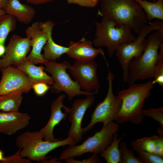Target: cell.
<instances>
[{"mask_svg":"<svg viewBox=\"0 0 163 163\" xmlns=\"http://www.w3.org/2000/svg\"><path fill=\"white\" fill-rule=\"evenodd\" d=\"M9 0H0V9H4L8 4Z\"/></svg>","mask_w":163,"mask_h":163,"instance_id":"d590c367","label":"cell"},{"mask_svg":"<svg viewBox=\"0 0 163 163\" xmlns=\"http://www.w3.org/2000/svg\"><path fill=\"white\" fill-rule=\"evenodd\" d=\"M4 160V157H3V153L0 150V161H2Z\"/></svg>","mask_w":163,"mask_h":163,"instance_id":"8d00e7d4","label":"cell"},{"mask_svg":"<svg viewBox=\"0 0 163 163\" xmlns=\"http://www.w3.org/2000/svg\"><path fill=\"white\" fill-rule=\"evenodd\" d=\"M30 160L26 159L21 155L20 150H18L14 154L5 157L4 160L1 163H30Z\"/></svg>","mask_w":163,"mask_h":163,"instance_id":"f1b7e54d","label":"cell"},{"mask_svg":"<svg viewBox=\"0 0 163 163\" xmlns=\"http://www.w3.org/2000/svg\"><path fill=\"white\" fill-rule=\"evenodd\" d=\"M43 64L45 65L44 70L51 75L53 82L50 88L53 93L64 92L69 101L76 96L94 95L81 90L77 83L72 79L66 71L71 65L68 62L59 63L54 61H47Z\"/></svg>","mask_w":163,"mask_h":163,"instance_id":"ba28073f","label":"cell"},{"mask_svg":"<svg viewBox=\"0 0 163 163\" xmlns=\"http://www.w3.org/2000/svg\"><path fill=\"white\" fill-rule=\"evenodd\" d=\"M43 23L48 34V39L43 48V56L47 61H55L63 54L67 53L69 47L59 45L53 41L52 35L55 24L53 21H47Z\"/></svg>","mask_w":163,"mask_h":163,"instance_id":"d6986e66","label":"cell"},{"mask_svg":"<svg viewBox=\"0 0 163 163\" xmlns=\"http://www.w3.org/2000/svg\"><path fill=\"white\" fill-rule=\"evenodd\" d=\"M150 0L152 1V2H155L157 0Z\"/></svg>","mask_w":163,"mask_h":163,"instance_id":"f35d334b","label":"cell"},{"mask_svg":"<svg viewBox=\"0 0 163 163\" xmlns=\"http://www.w3.org/2000/svg\"><path fill=\"white\" fill-rule=\"evenodd\" d=\"M50 88L48 84L43 82L37 83L33 85L32 88L37 95L41 96L44 95Z\"/></svg>","mask_w":163,"mask_h":163,"instance_id":"d6a6232c","label":"cell"},{"mask_svg":"<svg viewBox=\"0 0 163 163\" xmlns=\"http://www.w3.org/2000/svg\"><path fill=\"white\" fill-rule=\"evenodd\" d=\"M143 10L147 21L154 19L163 20V0L151 2L146 0H135Z\"/></svg>","mask_w":163,"mask_h":163,"instance_id":"7402d4cb","label":"cell"},{"mask_svg":"<svg viewBox=\"0 0 163 163\" xmlns=\"http://www.w3.org/2000/svg\"><path fill=\"white\" fill-rule=\"evenodd\" d=\"M157 135L149 137H144L136 139L140 147L142 149L153 153L155 145V139Z\"/></svg>","mask_w":163,"mask_h":163,"instance_id":"83f0119b","label":"cell"},{"mask_svg":"<svg viewBox=\"0 0 163 163\" xmlns=\"http://www.w3.org/2000/svg\"><path fill=\"white\" fill-rule=\"evenodd\" d=\"M4 10L6 14L14 17L19 22L24 24L30 23L36 13L34 8L21 2L19 0H9Z\"/></svg>","mask_w":163,"mask_h":163,"instance_id":"ac0fdd59","label":"cell"},{"mask_svg":"<svg viewBox=\"0 0 163 163\" xmlns=\"http://www.w3.org/2000/svg\"><path fill=\"white\" fill-rule=\"evenodd\" d=\"M26 37L30 41L31 50L26 59L35 65L47 61L44 58L41 51L48 39V34L43 22L36 21L25 30Z\"/></svg>","mask_w":163,"mask_h":163,"instance_id":"4fadbf2b","label":"cell"},{"mask_svg":"<svg viewBox=\"0 0 163 163\" xmlns=\"http://www.w3.org/2000/svg\"><path fill=\"white\" fill-rule=\"evenodd\" d=\"M97 68V65L94 60L87 62L75 60L68 69L81 90L94 95L98 93L100 87Z\"/></svg>","mask_w":163,"mask_h":163,"instance_id":"30bf717a","label":"cell"},{"mask_svg":"<svg viewBox=\"0 0 163 163\" xmlns=\"http://www.w3.org/2000/svg\"><path fill=\"white\" fill-rule=\"evenodd\" d=\"M16 23L15 18L9 14H5L0 17V45H5L8 34L15 29Z\"/></svg>","mask_w":163,"mask_h":163,"instance_id":"cb8c5ba5","label":"cell"},{"mask_svg":"<svg viewBox=\"0 0 163 163\" xmlns=\"http://www.w3.org/2000/svg\"><path fill=\"white\" fill-rule=\"evenodd\" d=\"M154 85L150 80L142 83H134L128 88L118 92L117 95L121 99L122 104L115 120L117 123L129 122L138 125L142 122L144 105L151 94Z\"/></svg>","mask_w":163,"mask_h":163,"instance_id":"7a4b0ae2","label":"cell"},{"mask_svg":"<svg viewBox=\"0 0 163 163\" xmlns=\"http://www.w3.org/2000/svg\"><path fill=\"white\" fill-rule=\"evenodd\" d=\"M65 97V94H62L52 102L49 119L46 125L39 131L43 135L44 140L53 142L59 139L55 138L53 131L55 126L62 120H66L69 114V108L63 103Z\"/></svg>","mask_w":163,"mask_h":163,"instance_id":"9a60e30c","label":"cell"},{"mask_svg":"<svg viewBox=\"0 0 163 163\" xmlns=\"http://www.w3.org/2000/svg\"><path fill=\"white\" fill-rule=\"evenodd\" d=\"M154 79L152 81L154 84H157L163 87V61L160 62L156 67L154 75Z\"/></svg>","mask_w":163,"mask_h":163,"instance_id":"f546056e","label":"cell"},{"mask_svg":"<svg viewBox=\"0 0 163 163\" xmlns=\"http://www.w3.org/2000/svg\"><path fill=\"white\" fill-rule=\"evenodd\" d=\"M119 127V124L113 121L103 126L100 131L89 137L81 144L69 145L60 154L59 160L74 158L88 152L100 154L110 144Z\"/></svg>","mask_w":163,"mask_h":163,"instance_id":"8992f818","label":"cell"},{"mask_svg":"<svg viewBox=\"0 0 163 163\" xmlns=\"http://www.w3.org/2000/svg\"><path fill=\"white\" fill-rule=\"evenodd\" d=\"M43 138L39 131H26L17 137L16 145L23 157L41 162L50 158L46 155L52 151L61 146L75 145L76 143L69 136L53 142L44 140Z\"/></svg>","mask_w":163,"mask_h":163,"instance_id":"277c9868","label":"cell"},{"mask_svg":"<svg viewBox=\"0 0 163 163\" xmlns=\"http://www.w3.org/2000/svg\"><path fill=\"white\" fill-rule=\"evenodd\" d=\"M98 13L129 27L138 34L142 27L150 24L140 5L135 0H99Z\"/></svg>","mask_w":163,"mask_h":163,"instance_id":"3957f363","label":"cell"},{"mask_svg":"<svg viewBox=\"0 0 163 163\" xmlns=\"http://www.w3.org/2000/svg\"><path fill=\"white\" fill-rule=\"evenodd\" d=\"M31 118L27 113L0 111V133L11 136L29 124Z\"/></svg>","mask_w":163,"mask_h":163,"instance_id":"e0dca14e","label":"cell"},{"mask_svg":"<svg viewBox=\"0 0 163 163\" xmlns=\"http://www.w3.org/2000/svg\"><path fill=\"white\" fill-rule=\"evenodd\" d=\"M64 160L67 163H97L102 162V160L97 154L93 153V155L86 160H78L74 159V158H69Z\"/></svg>","mask_w":163,"mask_h":163,"instance_id":"4dcf8cb0","label":"cell"},{"mask_svg":"<svg viewBox=\"0 0 163 163\" xmlns=\"http://www.w3.org/2000/svg\"><path fill=\"white\" fill-rule=\"evenodd\" d=\"M31 47L27 37L13 34L6 47L3 57L0 58V69L10 66H17L26 58Z\"/></svg>","mask_w":163,"mask_h":163,"instance_id":"7c38bea8","label":"cell"},{"mask_svg":"<svg viewBox=\"0 0 163 163\" xmlns=\"http://www.w3.org/2000/svg\"><path fill=\"white\" fill-rule=\"evenodd\" d=\"M142 113L144 116L151 117L158 122L160 126L163 128V107L151 108L143 109Z\"/></svg>","mask_w":163,"mask_h":163,"instance_id":"4316f807","label":"cell"},{"mask_svg":"<svg viewBox=\"0 0 163 163\" xmlns=\"http://www.w3.org/2000/svg\"><path fill=\"white\" fill-rule=\"evenodd\" d=\"M26 92L20 90L0 95V111H19L23 99L22 94Z\"/></svg>","mask_w":163,"mask_h":163,"instance_id":"44dd1931","label":"cell"},{"mask_svg":"<svg viewBox=\"0 0 163 163\" xmlns=\"http://www.w3.org/2000/svg\"><path fill=\"white\" fill-rule=\"evenodd\" d=\"M93 44L92 41L85 37L77 42L71 41L69 43V50L66 54L76 61L87 62L94 60L100 54L103 57L106 63H107L103 49L95 48L93 47Z\"/></svg>","mask_w":163,"mask_h":163,"instance_id":"2e32d148","label":"cell"},{"mask_svg":"<svg viewBox=\"0 0 163 163\" xmlns=\"http://www.w3.org/2000/svg\"><path fill=\"white\" fill-rule=\"evenodd\" d=\"M146 41L141 55L129 64L127 82L129 84L154 78L156 67L163 61V34L155 30L148 35Z\"/></svg>","mask_w":163,"mask_h":163,"instance_id":"6da1fadb","label":"cell"},{"mask_svg":"<svg viewBox=\"0 0 163 163\" xmlns=\"http://www.w3.org/2000/svg\"><path fill=\"white\" fill-rule=\"evenodd\" d=\"M153 154L163 158V136H157Z\"/></svg>","mask_w":163,"mask_h":163,"instance_id":"836d02e7","label":"cell"},{"mask_svg":"<svg viewBox=\"0 0 163 163\" xmlns=\"http://www.w3.org/2000/svg\"><path fill=\"white\" fill-rule=\"evenodd\" d=\"M120 153V163H142L140 158L134 155V151L130 149L125 142L119 144Z\"/></svg>","mask_w":163,"mask_h":163,"instance_id":"484cf974","label":"cell"},{"mask_svg":"<svg viewBox=\"0 0 163 163\" xmlns=\"http://www.w3.org/2000/svg\"><path fill=\"white\" fill-rule=\"evenodd\" d=\"M95 25L93 44L97 47H107L110 58L120 44L131 42L136 37L129 27L107 17H102L101 21L96 22Z\"/></svg>","mask_w":163,"mask_h":163,"instance_id":"5b68a950","label":"cell"},{"mask_svg":"<svg viewBox=\"0 0 163 163\" xmlns=\"http://www.w3.org/2000/svg\"><path fill=\"white\" fill-rule=\"evenodd\" d=\"M158 30L163 34V22L158 20L149 24H146L138 34V36L132 42L122 43L116 49L115 54L123 70V82L128 79V66L133 58L140 56L146 44V38L152 31Z\"/></svg>","mask_w":163,"mask_h":163,"instance_id":"52a82bcc","label":"cell"},{"mask_svg":"<svg viewBox=\"0 0 163 163\" xmlns=\"http://www.w3.org/2000/svg\"><path fill=\"white\" fill-rule=\"evenodd\" d=\"M93 95H88L85 98L75 100L69 108V119L71 125L68 135L76 142L82 139V122L86 110L94 101Z\"/></svg>","mask_w":163,"mask_h":163,"instance_id":"5bb4252c","label":"cell"},{"mask_svg":"<svg viewBox=\"0 0 163 163\" xmlns=\"http://www.w3.org/2000/svg\"><path fill=\"white\" fill-rule=\"evenodd\" d=\"M2 77L0 81V95L24 90L26 92L37 83L30 79L17 67L10 66L0 69Z\"/></svg>","mask_w":163,"mask_h":163,"instance_id":"8fae6325","label":"cell"},{"mask_svg":"<svg viewBox=\"0 0 163 163\" xmlns=\"http://www.w3.org/2000/svg\"><path fill=\"white\" fill-rule=\"evenodd\" d=\"M69 4L78 5L80 6L93 8L97 6L99 0H66Z\"/></svg>","mask_w":163,"mask_h":163,"instance_id":"1f68e13d","label":"cell"},{"mask_svg":"<svg viewBox=\"0 0 163 163\" xmlns=\"http://www.w3.org/2000/svg\"><path fill=\"white\" fill-rule=\"evenodd\" d=\"M131 145L132 148L134 151L138 153L139 158L142 163H163V158L147 152L142 149L136 140L132 141L131 143Z\"/></svg>","mask_w":163,"mask_h":163,"instance_id":"d4e9b609","label":"cell"},{"mask_svg":"<svg viewBox=\"0 0 163 163\" xmlns=\"http://www.w3.org/2000/svg\"><path fill=\"white\" fill-rule=\"evenodd\" d=\"M5 14L6 13L4 9H0V17Z\"/></svg>","mask_w":163,"mask_h":163,"instance_id":"74e56055","label":"cell"},{"mask_svg":"<svg viewBox=\"0 0 163 163\" xmlns=\"http://www.w3.org/2000/svg\"><path fill=\"white\" fill-rule=\"evenodd\" d=\"M16 67L37 83L43 82L50 85L53 83L51 76L44 71V67L43 66H36L26 58Z\"/></svg>","mask_w":163,"mask_h":163,"instance_id":"ffe728a7","label":"cell"},{"mask_svg":"<svg viewBox=\"0 0 163 163\" xmlns=\"http://www.w3.org/2000/svg\"><path fill=\"white\" fill-rule=\"evenodd\" d=\"M107 66L108 69L107 79L108 84L107 95L103 101L99 103L94 109L91 115L89 124L82 129L83 133L90 130L98 123H102L103 126H105L115 120L120 109L122 100L118 96L114 95L113 91L112 83L114 75L110 70L109 64Z\"/></svg>","mask_w":163,"mask_h":163,"instance_id":"9c48e42d","label":"cell"},{"mask_svg":"<svg viewBox=\"0 0 163 163\" xmlns=\"http://www.w3.org/2000/svg\"><path fill=\"white\" fill-rule=\"evenodd\" d=\"M55 0H25L27 3L32 4L39 5L52 2Z\"/></svg>","mask_w":163,"mask_h":163,"instance_id":"e575fe53","label":"cell"},{"mask_svg":"<svg viewBox=\"0 0 163 163\" xmlns=\"http://www.w3.org/2000/svg\"><path fill=\"white\" fill-rule=\"evenodd\" d=\"M122 139L117 133H115L110 144L100 154L107 163H120L119 144Z\"/></svg>","mask_w":163,"mask_h":163,"instance_id":"603a6c76","label":"cell"}]
</instances>
